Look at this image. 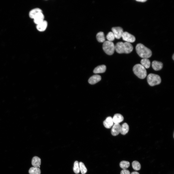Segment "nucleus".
Segmentation results:
<instances>
[{
  "label": "nucleus",
  "mask_w": 174,
  "mask_h": 174,
  "mask_svg": "<svg viewBox=\"0 0 174 174\" xmlns=\"http://www.w3.org/2000/svg\"><path fill=\"white\" fill-rule=\"evenodd\" d=\"M133 47L130 43L127 42H119L115 45V50L118 53L128 54L133 51Z\"/></svg>",
  "instance_id": "nucleus-1"
},
{
  "label": "nucleus",
  "mask_w": 174,
  "mask_h": 174,
  "mask_svg": "<svg viewBox=\"0 0 174 174\" xmlns=\"http://www.w3.org/2000/svg\"><path fill=\"white\" fill-rule=\"evenodd\" d=\"M136 50L138 54L141 58H148L152 56L151 50L141 44L139 43L137 45Z\"/></svg>",
  "instance_id": "nucleus-2"
},
{
  "label": "nucleus",
  "mask_w": 174,
  "mask_h": 174,
  "mask_svg": "<svg viewBox=\"0 0 174 174\" xmlns=\"http://www.w3.org/2000/svg\"><path fill=\"white\" fill-rule=\"evenodd\" d=\"M133 70L134 74L140 79H144L147 76V72L145 68L141 64H137L134 65Z\"/></svg>",
  "instance_id": "nucleus-3"
},
{
  "label": "nucleus",
  "mask_w": 174,
  "mask_h": 174,
  "mask_svg": "<svg viewBox=\"0 0 174 174\" xmlns=\"http://www.w3.org/2000/svg\"><path fill=\"white\" fill-rule=\"evenodd\" d=\"M147 80L148 84L151 86L159 85L161 82V78L159 75L152 73L148 75Z\"/></svg>",
  "instance_id": "nucleus-4"
},
{
  "label": "nucleus",
  "mask_w": 174,
  "mask_h": 174,
  "mask_svg": "<svg viewBox=\"0 0 174 174\" xmlns=\"http://www.w3.org/2000/svg\"><path fill=\"white\" fill-rule=\"evenodd\" d=\"M103 49L105 52L109 55H111L114 53L115 45L112 42L105 41L103 44Z\"/></svg>",
  "instance_id": "nucleus-5"
},
{
  "label": "nucleus",
  "mask_w": 174,
  "mask_h": 174,
  "mask_svg": "<svg viewBox=\"0 0 174 174\" xmlns=\"http://www.w3.org/2000/svg\"><path fill=\"white\" fill-rule=\"evenodd\" d=\"M122 37L123 40L130 43L134 42L136 40L134 36L127 32H123Z\"/></svg>",
  "instance_id": "nucleus-6"
},
{
  "label": "nucleus",
  "mask_w": 174,
  "mask_h": 174,
  "mask_svg": "<svg viewBox=\"0 0 174 174\" xmlns=\"http://www.w3.org/2000/svg\"><path fill=\"white\" fill-rule=\"evenodd\" d=\"M112 30L115 38L119 39L122 37L123 31L121 27H114L112 28Z\"/></svg>",
  "instance_id": "nucleus-7"
},
{
  "label": "nucleus",
  "mask_w": 174,
  "mask_h": 174,
  "mask_svg": "<svg viewBox=\"0 0 174 174\" xmlns=\"http://www.w3.org/2000/svg\"><path fill=\"white\" fill-rule=\"evenodd\" d=\"M44 16L42 12H40L37 13L33 19L34 23L37 25L42 22L44 20Z\"/></svg>",
  "instance_id": "nucleus-8"
},
{
  "label": "nucleus",
  "mask_w": 174,
  "mask_h": 174,
  "mask_svg": "<svg viewBox=\"0 0 174 174\" xmlns=\"http://www.w3.org/2000/svg\"><path fill=\"white\" fill-rule=\"evenodd\" d=\"M121 126L119 123H114L111 130V133L113 136L118 135L120 131Z\"/></svg>",
  "instance_id": "nucleus-9"
},
{
  "label": "nucleus",
  "mask_w": 174,
  "mask_h": 174,
  "mask_svg": "<svg viewBox=\"0 0 174 174\" xmlns=\"http://www.w3.org/2000/svg\"><path fill=\"white\" fill-rule=\"evenodd\" d=\"M101 79V76L100 75L97 74L94 75L89 78L88 82L91 84H94L99 81Z\"/></svg>",
  "instance_id": "nucleus-10"
},
{
  "label": "nucleus",
  "mask_w": 174,
  "mask_h": 174,
  "mask_svg": "<svg viewBox=\"0 0 174 174\" xmlns=\"http://www.w3.org/2000/svg\"><path fill=\"white\" fill-rule=\"evenodd\" d=\"M152 66L154 70L158 71L161 70L162 68L163 64L161 62L154 60L152 63Z\"/></svg>",
  "instance_id": "nucleus-11"
},
{
  "label": "nucleus",
  "mask_w": 174,
  "mask_h": 174,
  "mask_svg": "<svg viewBox=\"0 0 174 174\" xmlns=\"http://www.w3.org/2000/svg\"><path fill=\"white\" fill-rule=\"evenodd\" d=\"M112 118L111 116H108L103 122L104 127L107 129H109L112 126L113 123Z\"/></svg>",
  "instance_id": "nucleus-12"
},
{
  "label": "nucleus",
  "mask_w": 174,
  "mask_h": 174,
  "mask_svg": "<svg viewBox=\"0 0 174 174\" xmlns=\"http://www.w3.org/2000/svg\"><path fill=\"white\" fill-rule=\"evenodd\" d=\"M47 25L48 23L47 21L44 20L41 23L36 25V28L38 31L43 32L46 30Z\"/></svg>",
  "instance_id": "nucleus-13"
},
{
  "label": "nucleus",
  "mask_w": 174,
  "mask_h": 174,
  "mask_svg": "<svg viewBox=\"0 0 174 174\" xmlns=\"http://www.w3.org/2000/svg\"><path fill=\"white\" fill-rule=\"evenodd\" d=\"M112 119L113 122L114 123H119L123 121L124 117L121 114H116L114 115L112 118Z\"/></svg>",
  "instance_id": "nucleus-14"
},
{
  "label": "nucleus",
  "mask_w": 174,
  "mask_h": 174,
  "mask_svg": "<svg viewBox=\"0 0 174 174\" xmlns=\"http://www.w3.org/2000/svg\"><path fill=\"white\" fill-rule=\"evenodd\" d=\"M106 66L104 65H102L98 66L94 69L93 72L94 73H103L105 72L106 70Z\"/></svg>",
  "instance_id": "nucleus-15"
},
{
  "label": "nucleus",
  "mask_w": 174,
  "mask_h": 174,
  "mask_svg": "<svg viewBox=\"0 0 174 174\" xmlns=\"http://www.w3.org/2000/svg\"><path fill=\"white\" fill-rule=\"evenodd\" d=\"M31 163L34 167H38L41 164V160L39 157L35 156L32 159Z\"/></svg>",
  "instance_id": "nucleus-16"
},
{
  "label": "nucleus",
  "mask_w": 174,
  "mask_h": 174,
  "mask_svg": "<svg viewBox=\"0 0 174 174\" xmlns=\"http://www.w3.org/2000/svg\"><path fill=\"white\" fill-rule=\"evenodd\" d=\"M129 130V127L128 124L124 123L121 126L120 133L123 135H125L128 132Z\"/></svg>",
  "instance_id": "nucleus-17"
},
{
  "label": "nucleus",
  "mask_w": 174,
  "mask_h": 174,
  "mask_svg": "<svg viewBox=\"0 0 174 174\" xmlns=\"http://www.w3.org/2000/svg\"><path fill=\"white\" fill-rule=\"evenodd\" d=\"M42 12V10L38 8H36L31 10L29 13V16L30 18L33 19L35 15L38 13Z\"/></svg>",
  "instance_id": "nucleus-18"
},
{
  "label": "nucleus",
  "mask_w": 174,
  "mask_h": 174,
  "mask_svg": "<svg viewBox=\"0 0 174 174\" xmlns=\"http://www.w3.org/2000/svg\"><path fill=\"white\" fill-rule=\"evenodd\" d=\"M140 63L145 68H148L150 66V61L147 58H143L141 60Z\"/></svg>",
  "instance_id": "nucleus-19"
},
{
  "label": "nucleus",
  "mask_w": 174,
  "mask_h": 174,
  "mask_svg": "<svg viewBox=\"0 0 174 174\" xmlns=\"http://www.w3.org/2000/svg\"><path fill=\"white\" fill-rule=\"evenodd\" d=\"M97 41L100 43H103L105 41V38L103 32H100L98 33L96 36Z\"/></svg>",
  "instance_id": "nucleus-20"
},
{
  "label": "nucleus",
  "mask_w": 174,
  "mask_h": 174,
  "mask_svg": "<svg viewBox=\"0 0 174 174\" xmlns=\"http://www.w3.org/2000/svg\"><path fill=\"white\" fill-rule=\"evenodd\" d=\"M30 174H40L41 171L39 168L34 167H31L29 170Z\"/></svg>",
  "instance_id": "nucleus-21"
},
{
  "label": "nucleus",
  "mask_w": 174,
  "mask_h": 174,
  "mask_svg": "<svg viewBox=\"0 0 174 174\" xmlns=\"http://www.w3.org/2000/svg\"><path fill=\"white\" fill-rule=\"evenodd\" d=\"M130 164L129 161L123 160L120 162V166L123 169H126L130 166Z\"/></svg>",
  "instance_id": "nucleus-22"
},
{
  "label": "nucleus",
  "mask_w": 174,
  "mask_h": 174,
  "mask_svg": "<svg viewBox=\"0 0 174 174\" xmlns=\"http://www.w3.org/2000/svg\"><path fill=\"white\" fill-rule=\"evenodd\" d=\"M132 167L134 170L137 171L140 169L141 166L139 163L138 161H133L132 162Z\"/></svg>",
  "instance_id": "nucleus-23"
},
{
  "label": "nucleus",
  "mask_w": 174,
  "mask_h": 174,
  "mask_svg": "<svg viewBox=\"0 0 174 174\" xmlns=\"http://www.w3.org/2000/svg\"><path fill=\"white\" fill-rule=\"evenodd\" d=\"M79 166L80 170L82 174H85L87 171V169L84 164L82 162H80Z\"/></svg>",
  "instance_id": "nucleus-24"
},
{
  "label": "nucleus",
  "mask_w": 174,
  "mask_h": 174,
  "mask_svg": "<svg viewBox=\"0 0 174 174\" xmlns=\"http://www.w3.org/2000/svg\"><path fill=\"white\" fill-rule=\"evenodd\" d=\"M73 171L74 173L77 174H79L80 172L79 163L78 161H75L74 162Z\"/></svg>",
  "instance_id": "nucleus-25"
},
{
  "label": "nucleus",
  "mask_w": 174,
  "mask_h": 174,
  "mask_svg": "<svg viewBox=\"0 0 174 174\" xmlns=\"http://www.w3.org/2000/svg\"><path fill=\"white\" fill-rule=\"evenodd\" d=\"M106 38L108 41L112 42L114 40L115 37L114 34L112 32H110L107 34L106 36Z\"/></svg>",
  "instance_id": "nucleus-26"
},
{
  "label": "nucleus",
  "mask_w": 174,
  "mask_h": 174,
  "mask_svg": "<svg viewBox=\"0 0 174 174\" xmlns=\"http://www.w3.org/2000/svg\"><path fill=\"white\" fill-rule=\"evenodd\" d=\"M120 174H130V171L126 169L122 170Z\"/></svg>",
  "instance_id": "nucleus-27"
},
{
  "label": "nucleus",
  "mask_w": 174,
  "mask_h": 174,
  "mask_svg": "<svg viewBox=\"0 0 174 174\" xmlns=\"http://www.w3.org/2000/svg\"><path fill=\"white\" fill-rule=\"evenodd\" d=\"M136 1L139 2H144L147 1L146 0H136Z\"/></svg>",
  "instance_id": "nucleus-28"
},
{
  "label": "nucleus",
  "mask_w": 174,
  "mask_h": 174,
  "mask_svg": "<svg viewBox=\"0 0 174 174\" xmlns=\"http://www.w3.org/2000/svg\"><path fill=\"white\" fill-rule=\"evenodd\" d=\"M130 174H139V173L136 171H134L132 172Z\"/></svg>",
  "instance_id": "nucleus-29"
},
{
  "label": "nucleus",
  "mask_w": 174,
  "mask_h": 174,
  "mask_svg": "<svg viewBox=\"0 0 174 174\" xmlns=\"http://www.w3.org/2000/svg\"><path fill=\"white\" fill-rule=\"evenodd\" d=\"M172 58L174 60V54H173L172 57Z\"/></svg>",
  "instance_id": "nucleus-30"
},
{
  "label": "nucleus",
  "mask_w": 174,
  "mask_h": 174,
  "mask_svg": "<svg viewBox=\"0 0 174 174\" xmlns=\"http://www.w3.org/2000/svg\"><path fill=\"white\" fill-rule=\"evenodd\" d=\"M38 167H39V168H40V166H39Z\"/></svg>",
  "instance_id": "nucleus-31"
}]
</instances>
